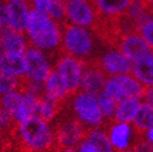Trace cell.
Segmentation results:
<instances>
[{
	"instance_id": "8992f818",
	"label": "cell",
	"mask_w": 153,
	"mask_h": 152,
	"mask_svg": "<svg viewBox=\"0 0 153 152\" xmlns=\"http://www.w3.org/2000/svg\"><path fill=\"white\" fill-rule=\"evenodd\" d=\"M88 128L75 117L66 119L55 130V148L76 147L85 138Z\"/></svg>"
},
{
	"instance_id": "e0dca14e",
	"label": "cell",
	"mask_w": 153,
	"mask_h": 152,
	"mask_svg": "<svg viewBox=\"0 0 153 152\" xmlns=\"http://www.w3.org/2000/svg\"><path fill=\"white\" fill-rule=\"evenodd\" d=\"M131 73L145 86H153V51L134 61Z\"/></svg>"
},
{
	"instance_id": "e575fe53",
	"label": "cell",
	"mask_w": 153,
	"mask_h": 152,
	"mask_svg": "<svg viewBox=\"0 0 153 152\" xmlns=\"http://www.w3.org/2000/svg\"><path fill=\"white\" fill-rule=\"evenodd\" d=\"M118 152H137L135 148H128V150H123V151H118Z\"/></svg>"
},
{
	"instance_id": "ba28073f",
	"label": "cell",
	"mask_w": 153,
	"mask_h": 152,
	"mask_svg": "<svg viewBox=\"0 0 153 152\" xmlns=\"http://www.w3.org/2000/svg\"><path fill=\"white\" fill-rule=\"evenodd\" d=\"M26 59V79L44 83L52 71L51 63L44 51L29 45L25 52Z\"/></svg>"
},
{
	"instance_id": "d590c367",
	"label": "cell",
	"mask_w": 153,
	"mask_h": 152,
	"mask_svg": "<svg viewBox=\"0 0 153 152\" xmlns=\"http://www.w3.org/2000/svg\"><path fill=\"white\" fill-rule=\"evenodd\" d=\"M4 52V48H3V43H1V40H0V55H1Z\"/></svg>"
},
{
	"instance_id": "83f0119b",
	"label": "cell",
	"mask_w": 153,
	"mask_h": 152,
	"mask_svg": "<svg viewBox=\"0 0 153 152\" xmlns=\"http://www.w3.org/2000/svg\"><path fill=\"white\" fill-rule=\"evenodd\" d=\"M49 16L56 21L60 26L67 23L66 17V4L65 0H51V6L49 11Z\"/></svg>"
},
{
	"instance_id": "4dcf8cb0",
	"label": "cell",
	"mask_w": 153,
	"mask_h": 152,
	"mask_svg": "<svg viewBox=\"0 0 153 152\" xmlns=\"http://www.w3.org/2000/svg\"><path fill=\"white\" fill-rule=\"evenodd\" d=\"M76 150L78 152H99L90 141H88L86 139H84L78 146H76Z\"/></svg>"
},
{
	"instance_id": "603a6c76",
	"label": "cell",
	"mask_w": 153,
	"mask_h": 152,
	"mask_svg": "<svg viewBox=\"0 0 153 152\" xmlns=\"http://www.w3.org/2000/svg\"><path fill=\"white\" fill-rule=\"evenodd\" d=\"M60 108H61V104L55 102L50 100L49 98L42 95L39 104H38V108H36V116H39L42 119L51 123L53 118L57 116Z\"/></svg>"
},
{
	"instance_id": "9c48e42d",
	"label": "cell",
	"mask_w": 153,
	"mask_h": 152,
	"mask_svg": "<svg viewBox=\"0 0 153 152\" xmlns=\"http://www.w3.org/2000/svg\"><path fill=\"white\" fill-rule=\"evenodd\" d=\"M106 130L116 152L131 148L137 138V133L131 123L112 121Z\"/></svg>"
},
{
	"instance_id": "d6a6232c",
	"label": "cell",
	"mask_w": 153,
	"mask_h": 152,
	"mask_svg": "<svg viewBox=\"0 0 153 152\" xmlns=\"http://www.w3.org/2000/svg\"><path fill=\"white\" fill-rule=\"evenodd\" d=\"M146 6H147V11L153 13V0H145Z\"/></svg>"
},
{
	"instance_id": "4316f807",
	"label": "cell",
	"mask_w": 153,
	"mask_h": 152,
	"mask_svg": "<svg viewBox=\"0 0 153 152\" xmlns=\"http://www.w3.org/2000/svg\"><path fill=\"white\" fill-rule=\"evenodd\" d=\"M16 128V122L10 112H7L0 105V136H7L13 134Z\"/></svg>"
},
{
	"instance_id": "74e56055",
	"label": "cell",
	"mask_w": 153,
	"mask_h": 152,
	"mask_svg": "<svg viewBox=\"0 0 153 152\" xmlns=\"http://www.w3.org/2000/svg\"><path fill=\"white\" fill-rule=\"evenodd\" d=\"M15 152H23V151H22V150H21V148H18V150H16V151H15Z\"/></svg>"
},
{
	"instance_id": "5bb4252c",
	"label": "cell",
	"mask_w": 153,
	"mask_h": 152,
	"mask_svg": "<svg viewBox=\"0 0 153 152\" xmlns=\"http://www.w3.org/2000/svg\"><path fill=\"white\" fill-rule=\"evenodd\" d=\"M43 95L46 98H49L50 100L55 101V102H59V104H62L71 95L66 83L63 82L61 75L55 69L51 71L49 77L44 82V92H43Z\"/></svg>"
},
{
	"instance_id": "7a4b0ae2",
	"label": "cell",
	"mask_w": 153,
	"mask_h": 152,
	"mask_svg": "<svg viewBox=\"0 0 153 152\" xmlns=\"http://www.w3.org/2000/svg\"><path fill=\"white\" fill-rule=\"evenodd\" d=\"M25 33L28 38L29 45L44 52L61 49L62 26L53 21L49 15L32 9Z\"/></svg>"
},
{
	"instance_id": "1f68e13d",
	"label": "cell",
	"mask_w": 153,
	"mask_h": 152,
	"mask_svg": "<svg viewBox=\"0 0 153 152\" xmlns=\"http://www.w3.org/2000/svg\"><path fill=\"white\" fill-rule=\"evenodd\" d=\"M143 100L153 107V86H151V88H146V90H145V95H143Z\"/></svg>"
},
{
	"instance_id": "f35d334b",
	"label": "cell",
	"mask_w": 153,
	"mask_h": 152,
	"mask_svg": "<svg viewBox=\"0 0 153 152\" xmlns=\"http://www.w3.org/2000/svg\"><path fill=\"white\" fill-rule=\"evenodd\" d=\"M3 1H6V0H0V3H3Z\"/></svg>"
},
{
	"instance_id": "6da1fadb",
	"label": "cell",
	"mask_w": 153,
	"mask_h": 152,
	"mask_svg": "<svg viewBox=\"0 0 153 152\" xmlns=\"http://www.w3.org/2000/svg\"><path fill=\"white\" fill-rule=\"evenodd\" d=\"M15 138L23 152H42L55 148V130L39 116H32L16 124Z\"/></svg>"
},
{
	"instance_id": "ffe728a7",
	"label": "cell",
	"mask_w": 153,
	"mask_h": 152,
	"mask_svg": "<svg viewBox=\"0 0 153 152\" xmlns=\"http://www.w3.org/2000/svg\"><path fill=\"white\" fill-rule=\"evenodd\" d=\"M84 139L90 141L99 152H116V150L109 141L107 130L102 129L101 127L88 129Z\"/></svg>"
},
{
	"instance_id": "ac0fdd59",
	"label": "cell",
	"mask_w": 153,
	"mask_h": 152,
	"mask_svg": "<svg viewBox=\"0 0 153 152\" xmlns=\"http://www.w3.org/2000/svg\"><path fill=\"white\" fill-rule=\"evenodd\" d=\"M99 17H120L126 11L131 0H91Z\"/></svg>"
},
{
	"instance_id": "f1b7e54d",
	"label": "cell",
	"mask_w": 153,
	"mask_h": 152,
	"mask_svg": "<svg viewBox=\"0 0 153 152\" xmlns=\"http://www.w3.org/2000/svg\"><path fill=\"white\" fill-rule=\"evenodd\" d=\"M30 6L33 10L42 12L45 15H49L50 6H51V0H29Z\"/></svg>"
},
{
	"instance_id": "f546056e",
	"label": "cell",
	"mask_w": 153,
	"mask_h": 152,
	"mask_svg": "<svg viewBox=\"0 0 153 152\" xmlns=\"http://www.w3.org/2000/svg\"><path fill=\"white\" fill-rule=\"evenodd\" d=\"M6 28H9V16H7L6 1H3L0 3V34Z\"/></svg>"
},
{
	"instance_id": "7c38bea8",
	"label": "cell",
	"mask_w": 153,
	"mask_h": 152,
	"mask_svg": "<svg viewBox=\"0 0 153 152\" xmlns=\"http://www.w3.org/2000/svg\"><path fill=\"white\" fill-rule=\"evenodd\" d=\"M6 7L9 16V28L25 33L32 10L29 0H6Z\"/></svg>"
},
{
	"instance_id": "9a60e30c",
	"label": "cell",
	"mask_w": 153,
	"mask_h": 152,
	"mask_svg": "<svg viewBox=\"0 0 153 152\" xmlns=\"http://www.w3.org/2000/svg\"><path fill=\"white\" fill-rule=\"evenodd\" d=\"M26 59L25 54L3 52L0 55V72L13 75L18 78L26 77Z\"/></svg>"
},
{
	"instance_id": "d6986e66",
	"label": "cell",
	"mask_w": 153,
	"mask_h": 152,
	"mask_svg": "<svg viewBox=\"0 0 153 152\" xmlns=\"http://www.w3.org/2000/svg\"><path fill=\"white\" fill-rule=\"evenodd\" d=\"M140 105H141V99H136V98H126L118 101L116 115H114V121L132 123L140 108Z\"/></svg>"
},
{
	"instance_id": "4fadbf2b",
	"label": "cell",
	"mask_w": 153,
	"mask_h": 152,
	"mask_svg": "<svg viewBox=\"0 0 153 152\" xmlns=\"http://www.w3.org/2000/svg\"><path fill=\"white\" fill-rule=\"evenodd\" d=\"M106 78H107V74L102 71L97 61L95 62L86 61V67L83 73L79 90L92 92V94H99L100 91L103 90Z\"/></svg>"
},
{
	"instance_id": "44dd1931",
	"label": "cell",
	"mask_w": 153,
	"mask_h": 152,
	"mask_svg": "<svg viewBox=\"0 0 153 152\" xmlns=\"http://www.w3.org/2000/svg\"><path fill=\"white\" fill-rule=\"evenodd\" d=\"M131 124L139 134L143 133L148 128H152L153 127V107L146 101L141 102L140 108Z\"/></svg>"
},
{
	"instance_id": "30bf717a",
	"label": "cell",
	"mask_w": 153,
	"mask_h": 152,
	"mask_svg": "<svg viewBox=\"0 0 153 152\" xmlns=\"http://www.w3.org/2000/svg\"><path fill=\"white\" fill-rule=\"evenodd\" d=\"M97 62L107 75L131 73L132 65H134V61L130 60L118 48L105 54Z\"/></svg>"
},
{
	"instance_id": "484cf974",
	"label": "cell",
	"mask_w": 153,
	"mask_h": 152,
	"mask_svg": "<svg viewBox=\"0 0 153 152\" xmlns=\"http://www.w3.org/2000/svg\"><path fill=\"white\" fill-rule=\"evenodd\" d=\"M23 78L13 77V75L0 72V96L9 91L21 89Z\"/></svg>"
},
{
	"instance_id": "d4e9b609",
	"label": "cell",
	"mask_w": 153,
	"mask_h": 152,
	"mask_svg": "<svg viewBox=\"0 0 153 152\" xmlns=\"http://www.w3.org/2000/svg\"><path fill=\"white\" fill-rule=\"evenodd\" d=\"M136 32L153 50V13L147 11L136 22Z\"/></svg>"
},
{
	"instance_id": "2e32d148",
	"label": "cell",
	"mask_w": 153,
	"mask_h": 152,
	"mask_svg": "<svg viewBox=\"0 0 153 152\" xmlns=\"http://www.w3.org/2000/svg\"><path fill=\"white\" fill-rule=\"evenodd\" d=\"M0 40L3 43V48L5 52L25 54L27 48L29 46V42L26 33L17 32L11 28H6L0 34Z\"/></svg>"
},
{
	"instance_id": "277c9868",
	"label": "cell",
	"mask_w": 153,
	"mask_h": 152,
	"mask_svg": "<svg viewBox=\"0 0 153 152\" xmlns=\"http://www.w3.org/2000/svg\"><path fill=\"white\" fill-rule=\"evenodd\" d=\"M73 112L75 118L88 129L103 125V115L99 105L97 94L88 91H76L73 98Z\"/></svg>"
},
{
	"instance_id": "8d00e7d4",
	"label": "cell",
	"mask_w": 153,
	"mask_h": 152,
	"mask_svg": "<svg viewBox=\"0 0 153 152\" xmlns=\"http://www.w3.org/2000/svg\"><path fill=\"white\" fill-rule=\"evenodd\" d=\"M42 152H57V148H51V150H46V151H42Z\"/></svg>"
},
{
	"instance_id": "3957f363",
	"label": "cell",
	"mask_w": 153,
	"mask_h": 152,
	"mask_svg": "<svg viewBox=\"0 0 153 152\" xmlns=\"http://www.w3.org/2000/svg\"><path fill=\"white\" fill-rule=\"evenodd\" d=\"M92 49L94 40L88 28L68 22L62 26L61 50L65 54L84 60L91 54Z\"/></svg>"
},
{
	"instance_id": "5b68a950",
	"label": "cell",
	"mask_w": 153,
	"mask_h": 152,
	"mask_svg": "<svg viewBox=\"0 0 153 152\" xmlns=\"http://www.w3.org/2000/svg\"><path fill=\"white\" fill-rule=\"evenodd\" d=\"M86 67V61L83 59L74 57V56L63 54L57 60L55 65V71L61 75V78L66 83L71 95L79 91L83 73Z\"/></svg>"
},
{
	"instance_id": "52a82bcc",
	"label": "cell",
	"mask_w": 153,
	"mask_h": 152,
	"mask_svg": "<svg viewBox=\"0 0 153 152\" xmlns=\"http://www.w3.org/2000/svg\"><path fill=\"white\" fill-rule=\"evenodd\" d=\"M67 22L85 28H92L99 15L91 0H65Z\"/></svg>"
},
{
	"instance_id": "7402d4cb",
	"label": "cell",
	"mask_w": 153,
	"mask_h": 152,
	"mask_svg": "<svg viewBox=\"0 0 153 152\" xmlns=\"http://www.w3.org/2000/svg\"><path fill=\"white\" fill-rule=\"evenodd\" d=\"M0 105H1L7 112H10L13 119L17 113L21 111L23 105V92L21 89L9 91L0 96Z\"/></svg>"
},
{
	"instance_id": "cb8c5ba5",
	"label": "cell",
	"mask_w": 153,
	"mask_h": 152,
	"mask_svg": "<svg viewBox=\"0 0 153 152\" xmlns=\"http://www.w3.org/2000/svg\"><path fill=\"white\" fill-rule=\"evenodd\" d=\"M97 98H99V105H100L105 121H108V123H111L112 121H114V115H116L118 101L114 98H112L105 90L97 94Z\"/></svg>"
},
{
	"instance_id": "8fae6325",
	"label": "cell",
	"mask_w": 153,
	"mask_h": 152,
	"mask_svg": "<svg viewBox=\"0 0 153 152\" xmlns=\"http://www.w3.org/2000/svg\"><path fill=\"white\" fill-rule=\"evenodd\" d=\"M117 48L122 52H124L132 61H136L137 59L153 51L149 48V45L145 42L143 38L136 31L128 32V33L123 34L120 37V39L118 40Z\"/></svg>"
},
{
	"instance_id": "836d02e7",
	"label": "cell",
	"mask_w": 153,
	"mask_h": 152,
	"mask_svg": "<svg viewBox=\"0 0 153 152\" xmlns=\"http://www.w3.org/2000/svg\"><path fill=\"white\" fill-rule=\"evenodd\" d=\"M57 152H78L76 147H67V148H59Z\"/></svg>"
}]
</instances>
